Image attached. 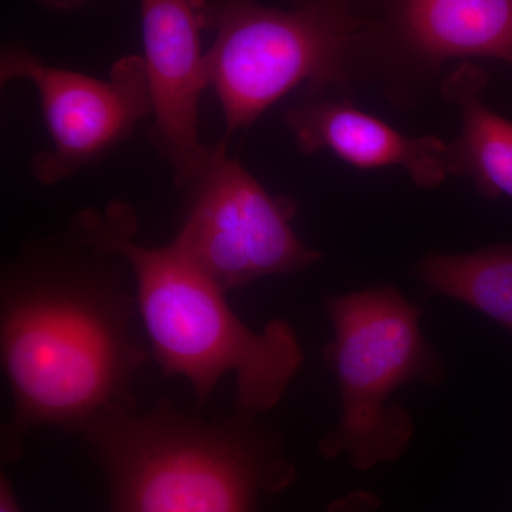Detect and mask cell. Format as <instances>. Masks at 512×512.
<instances>
[{
  "label": "cell",
  "mask_w": 512,
  "mask_h": 512,
  "mask_svg": "<svg viewBox=\"0 0 512 512\" xmlns=\"http://www.w3.org/2000/svg\"><path fill=\"white\" fill-rule=\"evenodd\" d=\"M137 318L127 262L74 217L3 266L0 360L12 396L3 460H16L37 427L79 436L101 414L136 410L138 376L153 360Z\"/></svg>",
  "instance_id": "1"
},
{
  "label": "cell",
  "mask_w": 512,
  "mask_h": 512,
  "mask_svg": "<svg viewBox=\"0 0 512 512\" xmlns=\"http://www.w3.org/2000/svg\"><path fill=\"white\" fill-rule=\"evenodd\" d=\"M101 247L123 256L151 359L165 376L190 383L197 406L227 375L235 376V410L269 412L284 399L301 369L303 350L291 323L274 319L254 330L232 311L227 292L168 242L137 239V214L124 201L74 215Z\"/></svg>",
  "instance_id": "2"
},
{
  "label": "cell",
  "mask_w": 512,
  "mask_h": 512,
  "mask_svg": "<svg viewBox=\"0 0 512 512\" xmlns=\"http://www.w3.org/2000/svg\"><path fill=\"white\" fill-rule=\"evenodd\" d=\"M79 436L106 478L109 512H262V498L296 477L281 434L238 410L204 420L161 399L143 414H101Z\"/></svg>",
  "instance_id": "3"
},
{
  "label": "cell",
  "mask_w": 512,
  "mask_h": 512,
  "mask_svg": "<svg viewBox=\"0 0 512 512\" xmlns=\"http://www.w3.org/2000/svg\"><path fill=\"white\" fill-rule=\"evenodd\" d=\"M325 312L333 338L322 359L338 383L340 417L320 439V456L346 454L357 470L397 460L410 446L414 421L390 399L409 383L439 387L447 375L424 338L421 309L384 285L326 296Z\"/></svg>",
  "instance_id": "4"
},
{
  "label": "cell",
  "mask_w": 512,
  "mask_h": 512,
  "mask_svg": "<svg viewBox=\"0 0 512 512\" xmlns=\"http://www.w3.org/2000/svg\"><path fill=\"white\" fill-rule=\"evenodd\" d=\"M204 29L210 87L224 113V140L251 127L269 107L303 87L308 97L348 92L352 53L362 33L348 0H293V8L261 0H194Z\"/></svg>",
  "instance_id": "5"
},
{
  "label": "cell",
  "mask_w": 512,
  "mask_h": 512,
  "mask_svg": "<svg viewBox=\"0 0 512 512\" xmlns=\"http://www.w3.org/2000/svg\"><path fill=\"white\" fill-rule=\"evenodd\" d=\"M180 192L183 217L170 244L225 292L268 276L298 274L322 258L293 229L298 202L266 191L229 156L224 138L210 146Z\"/></svg>",
  "instance_id": "6"
},
{
  "label": "cell",
  "mask_w": 512,
  "mask_h": 512,
  "mask_svg": "<svg viewBox=\"0 0 512 512\" xmlns=\"http://www.w3.org/2000/svg\"><path fill=\"white\" fill-rule=\"evenodd\" d=\"M33 84L52 148L32 157L37 183L55 185L99 163L153 116L143 57L123 56L107 79L45 63L25 47L8 45L0 55L2 87Z\"/></svg>",
  "instance_id": "7"
},
{
  "label": "cell",
  "mask_w": 512,
  "mask_h": 512,
  "mask_svg": "<svg viewBox=\"0 0 512 512\" xmlns=\"http://www.w3.org/2000/svg\"><path fill=\"white\" fill-rule=\"evenodd\" d=\"M143 62L153 124L151 146L183 190L204 163L210 146L200 138L202 94L210 89L202 52L200 13L194 0H140Z\"/></svg>",
  "instance_id": "8"
},
{
  "label": "cell",
  "mask_w": 512,
  "mask_h": 512,
  "mask_svg": "<svg viewBox=\"0 0 512 512\" xmlns=\"http://www.w3.org/2000/svg\"><path fill=\"white\" fill-rule=\"evenodd\" d=\"M285 123L305 156L328 150L362 170L402 167L426 190L440 187L448 175L443 140L406 136L348 100L309 97L286 109Z\"/></svg>",
  "instance_id": "9"
},
{
  "label": "cell",
  "mask_w": 512,
  "mask_h": 512,
  "mask_svg": "<svg viewBox=\"0 0 512 512\" xmlns=\"http://www.w3.org/2000/svg\"><path fill=\"white\" fill-rule=\"evenodd\" d=\"M406 42L431 63L493 57L512 63V0H402Z\"/></svg>",
  "instance_id": "10"
},
{
  "label": "cell",
  "mask_w": 512,
  "mask_h": 512,
  "mask_svg": "<svg viewBox=\"0 0 512 512\" xmlns=\"http://www.w3.org/2000/svg\"><path fill=\"white\" fill-rule=\"evenodd\" d=\"M488 74L464 62L441 83V96L458 107L460 136L447 144V174L470 178L487 198H512V123L485 106Z\"/></svg>",
  "instance_id": "11"
},
{
  "label": "cell",
  "mask_w": 512,
  "mask_h": 512,
  "mask_svg": "<svg viewBox=\"0 0 512 512\" xmlns=\"http://www.w3.org/2000/svg\"><path fill=\"white\" fill-rule=\"evenodd\" d=\"M414 275L433 295L456 299L512 333V244L466 252H429Z\"/></svg>",
  "instance_id": "12"
},
{
  "label": "cell",
  "mask_w": 512,
  "mask_h": 512,
  "mask_svg": "<svg viewBox=\"0 0 512 512\" xmlns=\"http://www.w3.org/2000/svg\"><path fill=\"white\" fill-rule=\"evenodd\" d=\"M380 498L367 491H355L333 501L326 512H377Z\"/></svg>",
  "instance_id": "13"
},
{
  "label": "cell",
  "mask_w": 512,
  "mask_h": 512,
  "mask_svg": "<svg viewBox=\"0 0 512 512\" xmlns=\"http://www.w3.org/2000/svg\"><path fill=\"white\" fill-rule=\"evenodd\" d=\"M0 512H23L5 471L0 476Z\"/></svg>",
  "instance_id": "14"
},
{
  "label": "cell",
  "mask_w": 512,
  "mask_h": 512,
  "mask_svg": "<svg viewBox=\"0 0 512 512\" xmlns=\"http://www.w3.org/2000/svg\"><path fill=\"white\" fill-rule=\"evenodd\" d=\"M87 2L90 0H37V3L43 8L59 10V12H72V10L82 8Z\"/></svg>",
  "instance_id": "15"
},
{
  "label": "cell",
  "mask_w": 512,
  "mask_h": 512,
  "mask_svg": "<svg viewBox=\"0 0 512 512\" xmlns=\"http://www.w3.org/2000/svg\"><path fill=\"white\" fill-rule=\"evenodd\" d=\"M512 64V63H511Z\"/></svg>",
  "instance_id": "16"
}]
</instances>
